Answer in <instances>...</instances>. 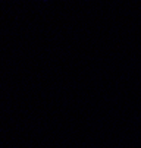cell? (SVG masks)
Wrapping results in <instances>:
<instances>
[{"label":"cell","instance_id":"cell-1","mask_svg":"<svg viewBox=\"0 0 141 148\" xmlns=\"http://www.w3.org/2000/svg\"><path fill=\"white\" fill-rule=\"evenodd\" d=\"M44 2H47V0H44Z\"/></svg>","mask_w":141,"mask_h":148}]
</instances>
